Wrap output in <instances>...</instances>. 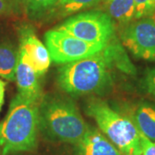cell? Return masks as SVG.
<instances>
[{"instance_id": "1", "label": "cell", "mask_w": 155, "mask_h": 155, "mask_svg": "<svg viewBox=\"0 0 155 155\" xmlns=\"http://www.w3.org/2000/svg\"><path fill=\"white\" fill-rule=\"evenodd\" d=\"M116 71L134 74L135 68L120 41L114 36L103 49L58 69L60 88L72 97L101 93L110 86Z\"/></svg>"}, {"instance_id": "10", "label": "cell", "mask_w": 155, "mask_h": 155, "mask_svg": "<svg viewBox=\"0 0 155 155\" xmlns=\"http://www.w3.org/2000/svg\"><path fill=\"white\" fill-rule=\"evenodd\" d=\"M76 155H122L115 145L96 128L89 127L76 144Z\"/></svg>"}, {"instance_id": "15", "label": "cell", "mask_w": 155, "mask_h": 155, "mask_svg": "<svg viewBox=\"0 0 155 155\" xmlns=\"http://www.w3.org/2000/svg\"><path fill=\"white\" fill-rule=\"evenodd\" d=\"M31 17H38L51 11L58 0H19Z\"/></svg>"}, {"instance_id": "18", "label": "cell", "mask_w": 155, "mask_h": 155, "mask_svg": "<svg viewBox=\"0 0 155 155\" xmlns=\"http://www.w3.org/2000/svg\"><path fill=\"white\" fill-rule=\"evenodd\" d=\"M143 86L147 92L155 99V67L147 71L143 79Z\"/></svg>"}, {"instance_id": "4", "label": "cell", "mask_w": 155, "mask_h": 155, "mask_svg": "<svg viewBox=\"0 0 155 155\" xmlns=\"http://www.w3.org/2000/svg\"><path fill=\"white\" fill-rule=\"evenodd\" d=\"M85 112L94 119L100 130L122 155H141V134L131 118L120 114L97 98L89 101Z\"/></svg>"}, {"instance_id": "17", "label": "cell", "mask_w": 155, "mask_h": 155, "mask_svg": "<svg viewBox=\"0 0 155 155\" xmlns=\"http://www.w3.org/2000/svg\"><path fill=\"white\" fill-rule=\"evenodd\" d=\"M20 4L19 0H0V16L18 13Z\"/></svg>"}, {"instance_id": "6", "label": "cell", "mask_w": 155, "mask_h": 155, "mask_svg": "<svg viewBox=\"0 0 155 155\" xmlns=\"http://www.w3.org/2000/svg\"><path fill=\"white\" fill-rule=\"evenodd\" d=\"M44 38L51 61L57 64L84 59L101 51L108 43L87 42L57 28L48 30Z\"/></svg>"}, {"instance_id": "5", "label": "cell", "mask_w": 155, "mask_h": 155, "mask_svg": "<svg viewBox=\"0 0 155 155\" xmlns=\"http://www.w3.org/2000/svg\"><path fill=\"white\" fill-rule=\"evenodd\" d=\"M56 28L92 43H107L115 36L113 19L103 11H86L74 15Z\"/></svg>"}, {"instance_id": "13", "label": "cell", "mask_w": 155, "mask_h": 155, "mask_svg": "<svg viewBox=\"0 0 155 155\" xmlns=\"http://www.w3.org/2000/svg\"><path fill=\"white\" fill-rule=\"evenodd\" d=\"M106 13L122 24H127L135 19V4L134 0H104Z\"/></svg>"}, {"instance_id": "8", "label": "cell", "mask_w": 155, "mask_h": 155, "mask_svg": "<svg viewBox=\"0 0 155 155\" xmlns=\"http://www.w3.org/2000/svg\"><path fill=\"white\" fill-rule=\"evenodd\" d=\"M18 35L19 53L24 56L39 76L43 75L48 71L51 62L47 47L37 38L34 28L29 25H22L18 29Z\"/></svg>"}, {"instance_id": "20", "label": "cell", "mask_w": 155, "mask_h": 155, "mask_svg": "<svg viewBox=\"0 0 155 155\" xmlns=\"http://www.w3.org/2000/svg\"><path fill=\"white\" fill-rule=\"evenodd\" d=\"M5 85L6 84L0 79V111L2 109V106L5 102Z\"/></svg>"}, {"instance_id": "19", "label": "cell", "mask_w": 155, "mask_h": 155, "mask_svg": "<svg viewBox=\"0 0 155 155\" xmlns=\"http://www.w3.org/2000/svg\"><path fill=\"white\" fill-rule=\"evenodd\" d=\"M141 155H155V143L143 134L140 135Z\"/></svg>"}, {"instance_id": "7", "label": "cell", "mask_w": 155, "mask_h": 155, "mask_svg": "<svg viewBox=\"0 0 155 155\" xmlns=\"http://www.w3.org/2000/svg\"><path fill=\"white\" fill-rule=\"evenodd\" d=\"M121 39L134 56L155 61V17H142L127 23Z\"/></svg>"}, {"instance_id": "11", "label": "cell", "mask_w": 155, "mask_h": 155, "mask_svg": "<svg viewBox=\"0 0 155 155\" xmlns=\"http://www.w3.org/2000/svg\"><path fill=\"white\" fill-rule=\"evenodd\" d=\"M131 119L140 133L155 141V105L147 103L139 104Z\"/></svg>"}, {"instance_id": "2", "label": "cell", "mask_w": 155, "mask_h": 155, "mask_svg": "<svg viewBox=\"0 0 155 155\" xmlns=\"http://www.w3.org/2000/svg\"><path fill=\"white\" fill-rule=\"evenodd\" d=\"M39 104L19 94L11 100L5 118L0 122V147L3 155L31 151L36 147Z\"/></svg>"}, {"instance_id": "16", "label": "cell", "mask_w": 155, "mask_h": 155, "mask_svg": "<svg viewBox=\"0 0 155 155\" xmlns=\"http://www.w3.org/2000/svg\"><path fill=\"white\" fill-rule=\"evenodd\" d=\"M135 4V19L153 17L155 14V0H134Z\"/></svg>"}, {"instance_id": "12", "label": "cell", "mask_w": 155, "mask_h": 155, "mask_svg": "<svg viewBox=\"0 0 155 155\" xmlns=\"http://www.w3.org/2000/svg\"><path fill=\"white\" fill-rule=\"evenodd\" d=\"M19 48L11 41H0V77L14 81Z\"/></svg>"}, {"instance_id": "3", "label": "cell", "mask_w": 155, "mask_h": 155, "mask_svg": "<svg viewBox=\"0 0 155 155\" xmlns=\"http://www.w3.org/2000/svg\"><path fill=\"white\" fill-rule=\"evenodd\" d=\"M39 129L53 140L78 144L88 126L72 100L62 96H46L39 104Z\"/></svg>"}, {"instance_id": "14", "label": "cell", "mask_w": 155, "mask_h": 155, "mask_svg": "<svg viewBox=\"0 0 155 155\" xmlns=\"http://www.w3.org/2000/svg\"><path fill=\"white\" fill-rule=\"evenodd\" d=\"M102 0H58L51 12L59 17H67L99 4Z\"/></svg>"}, {"instance_id": "9", "label": "cell", "mask_w": 155, "mask_h": 155, "mask_svg": "<svg viewBox=\"0 0 155 155\" xmlns=\"http://www.w3.org/2000/svg\"><path fill=\"white\" fill-rule=\"evenodd\" d=\"M15 79L17 81L18 94L23 98L35 103L39 104L41 102V86L39 81V75L20 53Z\"/></svg>"}]
</instances>
